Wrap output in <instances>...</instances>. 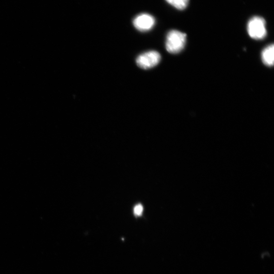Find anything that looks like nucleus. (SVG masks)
Returning <instances> with one entry per match:
<instances>
[{
	"label": "nucleus",
	"instance_id": "nucleus-1",
	"mask_svg": "<svg viewBox=\"0 0 274 274\" xmlns=\"http://www.w3.org/2000/svg\"><path fill=\"white\" fill-rule=\"evenodd\" d=\"M187 35L177 30L169 31L167 34L166 48L169 53L177 54L185 48Z\"/></svg>",
	"mask_w": 274,
	"mask_h": 274
},
{
	"label": "nucleus",
	"instance_id": "nucleus-2",
	"mask_svg": "<svg viewBox=\"0 0 274 274\" xmlns=\"http://www.w3.org/2000/svg\"><path fill=\"white\" fill-rule=\"evenodd\" d=\"M247 31L253 39L257 40L264 39L267 35L265 21L259 17L253 18L248 23Z\"/></svg>",
	"mask_w": 274,
	"mask_h": 274
},
{
	"label": "nucleus",
	"instance_id": "nucleus-3",
	"mask_svg": "<svg viewBox=\"0 0 274 274\" xmlns=\"http://www.w3.org/2000/svg\"><path fill=\"white\" fill-rule=\"evenodd\" d=\"M161 57L158 52L149 51L140 55L136 60L138 66L143 69H149L156 66L160 62Z\"/></svg>",
	"mask_w": 274,
	"mask_h": 274
},
{
	"label": "nucleus",
	"instance_id": "nucleus-4",
	"mask_svg": "<svg viewBox=\"0 0 274 274\" xmlns=\"http://www.w3.org/2000/svg\"><path fill=\"white\" fill-rule=\"evenodd\" d=\"M155 22L154 18L152 16L146 14L137 16L133 21L136 29L143 32L151 30L153 27Z\"/></svg>",
	"mask_w": 274,
	"mask_h": 274
},
{
	"label": "nucleus",
	"instance_id": "nucleus-5",
	"mask_svg": "<svg viewBox=\"0 0 274 274\" xmlns=\"http://www.w3.org/2000/svg\"><path fill=\"white\" fill-rule=\"evenodd\" d=\"M274 46L271 44L266 47L262 54V61L266 66L271 67L274 64Z\"/></svg>",
	"mask_w": 274,
	"mask_h": 274
},
{
	"label": "nucleus",
	"instance_id": "nucleus-6",
	"mask_svg": "<svg viewBox=\"0 0 274 274\" xmlns=\"http://www.w3.org/2000/svg\"><path fill=\"white\" fill-rule=\"evenodd\" d=\"M166 1L179 10L185 9L188 5L189 0H166Z\"/></svg>",
	"mask_w": 274,
	"mask_h": 274
},
{
	"label": "nucleus",
	"instance_id": "nucleus-7",
	"mask_svg": "<svg viewBox=\"0 0 274 274\" xmlns=\"http://www.w3.org/2000/svg\"><path fill=\"white\" fill-rule=\"evenodd\" d=\"M134 213L136 216H140L143 211V208L141 205H138L136 206L134 208Z\"/></svg>",
	"mask_w": 274,
	"mask_h": 274
}]
</instances>
